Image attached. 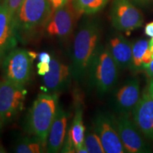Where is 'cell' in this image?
<instances>
[{"label": "cell", "mask_w": 153, "mask_h": 153, "mask_svg": "<svg viewBox=\"0 0 153 153\" xmlns=\"http://www.w3.org/2000/svg\"><path fill=\"white\" fill-rule=\"evenodd\" d=\"M116 122L118 135L126 152L146 153L150 152L140 131L137 128L133 120L130 118V114H120L116 118Z\"/></svg>", "instance_id": "obj_10"}, {"label": "cell", "mask_w": 153, "mask_h": 153, "mask_svg": "<svg viewBox=\"0 0 153 153\" xmlns=\"http://www.w3.org/2000/svg\"><path fill=\"white\" fill-rule=\"evenodd\" d=\"M101 29L95 21L82 22L74 37L72 48V79L80 82L87 76L94 57L100 45Z\"/></svg>", "instance_id": "obj_2"}, {"label": "cell", "mask_w": 153, "mask_h": 153, "mask_svg": "<svg viewBox=\"0 0 153 153\" xmlns=\"http://www.w3.org/2000/svg\"><path fill=\"white\" fill-rule=\"evenodd\" d=\"M152 24H153V22H152Z\"/></svg>", "instance_id": "obj_37"}, {"label": "cell", "mask_w": 153, "mask_h": 153, "mask_svg": "<svg viewBox=\"0 0 153 153\" xmlns=\"http://www.w3.org/2000/svg\"><path fill=\"white\" fill-rule=\"evenodd\" d=\"M69 1H70V0H69Z\"/></svg>", "instance_id": "obj_36"}, {"label": "cell", "mask_w": 153, "mask_h": 153, "mask_svg": "<svg viewBox=\"0 0 153 153\" xmlns=\"http://www.w3.org/2000/svg\"><path fill=\"white\" fill-rule=\"evenodd\" d=\"M84 145L87 148L88 153L105 152L100 137L94 129H89L86 131Z\"/></svg>", "instance_id": "obj_21"}, {"label": "cell", "mask_w": 153, "mask_h": 153, "mask_svg": "<svg viewBox=\"0 0 153 153\" xmlns=\"http://www.w3.org/2000/svg\"><path fill=\"white\" fill-rule=\"evenodd\" d=\"M78 16L71 1H69L66 4L53 11L44 34L47 37L67 43L75 29Z\"/></svg>", "instance_id": "obj_6"}, {"label": "cell", "mask_w": 153, "mask_h": 153, "mask_svg": "<svg viewBox=\"0 0 153 153\" xmlns=\"http://www.w3.org/2000/svg\"><path fill=\"white\" fill-rule=\"evenodd\" d=\"M93 123V129L100 137L105 152H126L118 135L116 118L108 113L100 112L95 116Z\"/></svg>", "instance_id": "obj_9"}, {"label": "cell", "mask_w": 153, "mask_h": 153, "mask_svg": "<svg viewBox=\"0 0 153 153\" xmlns=\"http://www.w3.org/2000/svg\"><path fill=\"white\" fill-rule=\"evenodd\" d=\"M106 45L119 69L131 68L133 43L123 36L116 34L109 38Z\"/></svg>", "instance_id": "obj_17"}, {"label": "cell", "mask_w": 153, "mask_h": 153, "mask_svg": "<svg viewBox=\"0 0 153 153\" xmlns=\"http://www.w3.org/2000/svg\"><path fill=\"white\" fill-rule=\"evenodd\" d=\"M3 2V0H0V5L1 4V3Z\"/></svg>", "instance_id": "obj_35"}, {"label": "cell", "mask_w": 153, "mask_h": 153, "mask_svg": "<svg viewBox=\"0 0 153 153\" xmlns=\"http://www.w3.org/2000/svg\"><path fill=\"white\" fill-rule=\"evenodd\" d=\"M50 1H51V6H52V9L53 11L55 9L60 8V7L66 4L69 1V0H50Z\"/></svg>", "instance_id": "obj_26"}, {"label": "cell", "mask_w": 153, "mask_h": 153, "mask_svg": "<svg viewBox=\"0 0 153 153\" xmlns=\"http://www.w3.org/2000/svg\"><path fill=\"white\" fill-rule=\"evenodd\" d=\"M131 1L135 5L140 7H147L151 3L152 0H131Z\"/></svg>", "instance_id": "obj_28"}, {"label": "cell", "mask_w": 153, "mask_h": 153, "mask_svg": "<svg viewBox=\"0 0 153 153\" xmlns=\"http://www.w3.org/2000/svg\"><path fill=\"white\" fill-rule=\"evenodd\" d=\"M133 120L143 135L153 140V99L145 91L132 111Z\"/></svg>", "instance_id": "obj_15"}, {"label": "cell", "mask_w": 153, "mask_h": 153, "mask_svg": "<svg viewBox=\"0 0 153 153\" xmlns=\"http://www.w3.org/2000/svg\"><path fill=\"white\" fill-rule=\"evenodd\" d=\"M46 146L35 136L21 137L14 145V152L16 153H41L45 152Z\"/></svg>", "instance_id": "obj_18"}, {"label": "cell", "mask_w": 153, "mask_h": 153, "mask_svg": "<svg viewBox=\"0 0 153 153\" xmlns=\"http://www.w3.org/2000/svg\"><path fill=\"white\" fill-rule=\"evenodd\" d=\"M38 54L22 48L13 49L1 64L4 79L21 86L29 82L33 70V61Z\"/></svg>", "instance_id": "obj_5"}, {"label": "cell", "mask_w": 153, "mask_h": 153, "mask_svg": "<svg viewBox=\"0 0 153 153\" xmlns=\"http://www.w3.org/2000/svg\"><path fill=\"white\" fill-rule=\"evenodd\" d=\"M149 48H153V37L149 41Z\"/></svg>", "instance_id": "obj_33"}, {"label": "cell", "mask_w": 153, "mask_h": 153, "mask_svg": "<svg viewBox=\"0 0 153 153\" xmlns=\"http://www.w3.org/2000/svg\"><path fill=\"white\" fill-rule=\"evenodd\" d=\"M50 63L39 62L37 64V70H38V74L39 76H44L48 72L50 71Z\"/></svg>", "instance_id": "obj_23"}, {"label": "cell", "mask_w": 153, "mask_h": 153, "mask_svg": "<svg viewBox=\"0 0 153 153\" xmlns=\"http://www.w3.org/2000/svg\"><path fill=\"white\" fill-rule=\"evenodd\" d=\"M50 71L43 76V91L58 94L70 87L72 79L71 68L58 57L52 54Z\"/></svg>", "instance_id": "obj_11"}, {"label": "cell", "mask_w": 153, "mask_h": 153, "mask_svg": "<svg viewBox=\"0 0 153 153\" xmlns=\"http://www.w3.org/2000/svg\"><path fill=\"white\" fill-rule=\"evenodd\" d=\"M4 126V124L3 120H2V119H1V116H0V133H1V130H2Z\"/></svg>", "instance_id": "obj_32"}, {"label": "cell", "mask_w": 153, "mask_h": 153, "mask_svg": "<svg viewBox=\"0 0 153 153\" xmlns=\"http://www.w3.org/2000/svg\"><path fill=\"white\" fill-rule=\"evenodd\" d=\"M69 114L60 105H58L56 115L53 120L47 140L46 150L50 153L61 151L67 135Z\"/></svg>", "instance_id": "obj_16"}, {"label": "cell", "mask_w": 153, "mask_h": 153, "mask_svg": "<svg viewBox=\"0 0 153 153\" xmlns=\"http://www.w3.org/2000/svg\"><path fill=\"white\" fill-rule=\"evenodd\" d=\"M145 34L150 38L153 37V24L149 23L145 27Z\"/></svg>", "instance_id": "obj_27"}, {"label": "cell", "mask_w": 153, "mask_h": 153, "mask_svg": "<svg viewBox=\"0 0 153 153\" xmlns=\"http://www.w3.org/2000/svg\"><path fill=\"white\" fill-rule=\"evenodd\" d=\"M77 14L91 15L104 8L108 0H70Z\"/></svg>", "instance_id": "obj_19"}, {"label": "cell", "mask_w": 153, "mask_h": 153, "mask_svg": "<svg viewBox=\"0 0 153 153\" xmlns=\"http://www.w3.org/2000/svg\"><path fill=\"white\" fill-rule=\"evenodd\" d=\"M3 152H7V151H6V149L4 148V147L3 146L2 144L0 143V153H3Z\"/></svg>", "instance_id": "obj_31"}, {"label": "cell", "mask_w": 153, "mask_h": 153, "mask_svg": "<svg viewBox=\"0 0 153 153\" xmlns=\"http://www.w3.org/2000/svg\"><path fill=\"white\" fill-rule=\"evenodd\" d=\"M112 26L120 32L130 33L143 26V14L131 0H114L110 10Z\"/></svg>", "instance_id": "obj_8"}, {"label": "cell", "mask_w": 153, "mask_h": 153, "mask_svg": "<svg viewBox=\"0 0 153 153\" xmlns=\"http://www.w3.org/2000/svg\"><path fill=\"white\" fill-rule=\"evenodd\" d=\"M58 94L43 92L38 94L24 120V130L47 147L48 133L59 105Z\"/></svg>", "instance_id": "obj_3"}, {"label": "cell", "mask_w": 153, "mask_h": 153, "mask_svg": "<svg viewBox=\"0 0 153 153\" xmlns=\"http://www.w3.org/2000/svg\"><path fill=\"white\" fill-rule=\"evenodd\" d=\"M3 1L7 5L11 14L14 16L20 5L22 4L23 0H4Z\"/></svg>", "instance_id": "obj_22"}, {"label": "cell", "mask_w": 153, "mask_h": 153, "mask_svg": "<svg viewBox=\"0 0 153 153\" xmlns=\"http://www.w3.org/2000/svg\"><path fill=\"white\" fill-rule=\"evenodd\" d=\"M145 71L148 76H150L151 79H153V60L150 63L148 66H147L145 69Z\"/></svg>", "instance_id": "obj_29"}, {"label": "cell", "mask_w": 153, "mask_h": 153, "mask_svg": "<svg viewBox=\"0 0 153 153\" xmlns=\"http://www.w3.org/2000/svg\"><path fill=\"white\" fill-rule=\"evenodd\" d=\"M141 97L140 86L138 79H131L116 91L114 106L119 114H130Z\"/></svg>", "instance_id": "obj_13"}, {"label": "cell", "mask_w": 153, "mask_h": 153, "mask_svg": "<svg viewBox=\"0 0 153 153\" xmlns=\"http://www.w3.org/2000/svg\"><path fill=\"white\" fill-rule=\"evenodd\" d=\"M53 12L50 0H23L14 16V30L23 45L37 42L45 33Z\"/></svg>", "instance_id": "obj_1"}, {"label": "cell", "mask_w": 153, "mask_h": 153, "mask_svg": "<svg viewBox=\"0 0 153 153\" xmlns=\"http://www.w3.org/2000/svg\"><path fill=\"white\" fill-rule=\"evenodd\" d=\"M26 94L24 86L0 80V116L4 125L12 122L22 110Z\"/></svg>", "instance_id": "obj_7"}, {"label": "cell", "mask_w": 153, "mask_h": 153, "mask_svg": "<svg viewBox=\"0 0 153 153\" xmlns=\"http://www.w3.org/2000/svg\"><path fill=\"white\" fill-rule=\"evenodd\" d=\"M14 20V16L3 1L0 5V66L6 56L15 48L18 42Z\"/></svg>", "instance_id": "obj_14"}, {"label": "cell", "mask_w": 153, "mask_h": 153, "mask_svg": "<svg viewBox=\"0 0 153 153\" xmlns=\"http://www.w3.org/2000/svg\"><path fill=\"white\" fill-rule=\"evenodd\" d=\"M149 48V41L145 39H140L133 43L132 46V62L131 70L137 72L143 70L142 58L143 55Z\"/></svg>", "instance_id": "obj_20"}, {"label": "cell", "mask_w": 153, "mask_h": 153, "mask_svg": "<svg viewBox=\"0 0 153 153\" xmlns=\"http://www.w3.org/2000/svg\"><path fill=\"white\" fill-rule=\"evenodd\" d=\"M118 69L107 45L100 44L86 77L98 94L103 96L109 92L116 85Z\"/></svg>", "instance_id": "obj_4"}, {"label": "cell", "mask_w": 153, "mask_h": 153, "mask_svg": "<svg viewBox=\"0 0 153 153\" xmlns=\"http://www.w3.org/2000/svg\"><path fill=\"white\" fill-rule=\"evenodd\" d=\"M38 58L40 62L50 63L52 59V55L48 52H41L38 55Z\"/></svg>", "instance_id": "obj_25"}, {"label": "cell", "mask_w": 153, "mask_h": 153, "mask_svg": "<svg viewBox=\"0 0 153 153\" xmlns=\"http://www.w3.org/2000/svg\"><path fill=\"white\" fill-rule=\"evenodd\" d=\"M150 51H151V53H152V55L153 57V48H150Z\"/></svg>", "instance_id": "obj_34"}, {"label": "cell", "mask_w": 153, "mask_h": 153, "mask_svg": "<svg viewBox=\"0 0 153 153\" xmlns=\"http://www.w3.org/2000/svg\"><path fill=\"white\" fill-rule=\"evenodd\" d=\"M148 94L150 96V97L153 99V79H151L149 85L148 87V89H147Z\"/></svg>", "instance_id": "obj_30"}, {"label": "cell", "mask_w": 153, "mask_h": 153, "mask_svg": "<svg viewBox=\"0 0 153 153\" xmlns=\"http://www.w3.org/2000/svg\"><path fill=\"white\" fill-rule=\"evenodd\" d=\"M74 101L73 118L61 149V152H76L85 145L86 128L83 122V103L79 91L74 93Z\"/></svg>", "instance_id": "obj_12"}, {"label": "cell", "mask_w": 153, "mask_h": 153, "mask_svg": "<svg viewBox=\"0 0 153 153\" xmlns=\"http://www.w3.org/2000/svg\"><path fill=\"white\" fill-rule=\"evenodd\" d=\"M153 60V57L151 53L150 48L147 50L146 52L145 53V54L143 55V58H142V63H143V70H145V68L147 66H148L150 65V63Z\"/></svg>", "instance_id": "obj_24"}]
</instances>
